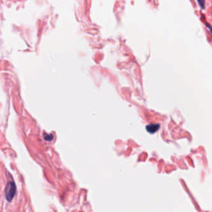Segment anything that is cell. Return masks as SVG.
Segmentation results:
<instances>
[{
  "mask_svg": "<svg viewBox=\"0 0 212 212\" xmlns=\"http://www.w3.org/2000/svg\"><path fill=\"white\" fill-rule=\"evenodd\" d=\"M16 192V185L13 182H9L7 184L5 189V196L7 201L10 202L13 199Z\"/></svg>",
  "mask_w": 212,
  "mask_h": 212,
  "instance_id": "obj_1",
  "label": "cell"
},
{
  "mask_svg": "<svg viewBox=\"0 0 212 212\" xmlns=\"http://www.w3.org/2000/svg\"><path fill=\"white\" fill-rule=\"evenodd\" d=\"M146 130L148 133L150 134H154L156 133L160 129V124H151L146 126Z\"/></svg>",
  "mask_w": 212,
  "mask_h": 212,
  "instance_id": "obj_2",
  "label": "cell"
},
{
  "mask_svg": "<svg viewBox=\"0 0 212 212\" xmlns=\"http://www.w3.org/2000/svg\"><path fill=\"white\" fill-rule=\"evenodd\" d=\"M197 1L200 7L202 9H204L205 8V0H197Z\"/></svg>",
  "mask_w": 212,
  "mask_h": 212,
  "instance_id": "obj_3",
  "label": "cell"
},
{
  "mask_svg": "<svg viewBox=\"0 0 212 212\" xmlns=\"http://www.w3.org/2000/svg\"><path fill=\"white\" fill-rule=\"evenodd\" d=\"M206 26L209 29V31H210V32H211V34H212V26L209 25V24H206Z\"/></svg>",
  "mask_w": 212,
  "mask_h": 212,
  "instance_id": "obj_4",
  "label": "cell"
}]
</instances>
